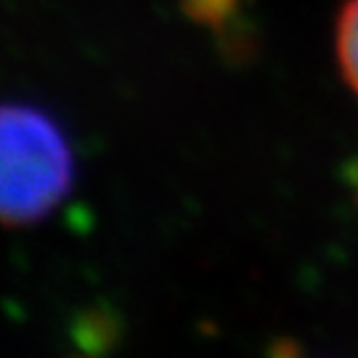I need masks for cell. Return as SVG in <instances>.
Wrapping results in <instances>:
<instances>
[{
	"instance_id": "3957f363",
	"label": "cell",
	"mask_w": 358,
	"mask_h": 358,
	"mask_svg": "<svg viewBox=\"0 0 358 358\" xmlns=\"http://www.w3.org/2000/svg\"><path fill=\"white\" fill-rule=\"evenodd\" d=\"M178 3L180 11L186 13L194 24L223 29L239 16L244 0H178Z\"/></svg>"
},
{
	"instance_id": "7a4b0ae2",
	"label": "cell",
	"mask_w": 358,
	"mask_h": 358,
	"mask_svg": "<svg viewBox=\"0 0 358 358\" xmlns=\"http://www.w3.org/2000/svg\"><path fill=\"white\" fill-rule=\"evenodd\" d=\"M334 48H337V62H340L343 77L358 93V0H348L337 19Z\"/></svg>"
},
{
	"instance_id": "6da1fadb",
	"label": "cell",
	"mask_w": 358,
	"mask_h": 358,
	"mask_svg": "<svg viewBox=\"0 0 358 358\" xmlns=\"http://www.w3.org/2000/svg\"><path fill=\"white\" fill-rule=\"evenodd\" d=\"M75 157L62 128L27 103H0V223L24 226L64 202Z\"/></svg>"
}]
</instances>
